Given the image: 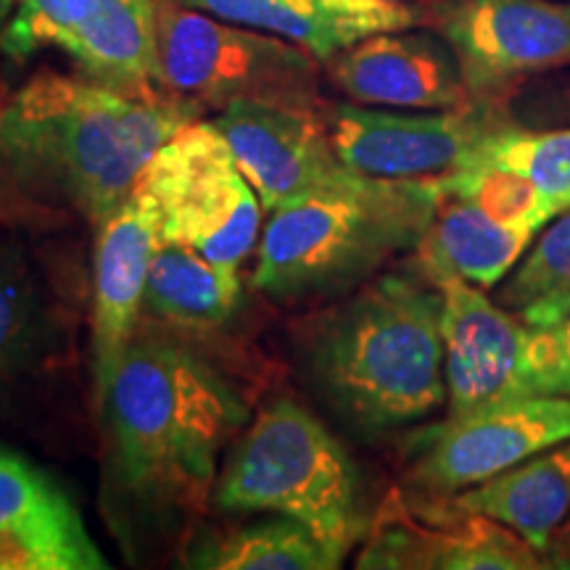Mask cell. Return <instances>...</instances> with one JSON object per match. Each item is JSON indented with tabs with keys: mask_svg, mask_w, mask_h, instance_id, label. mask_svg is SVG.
Returning a JSON list of instances; mask_svg holds the SVG:
<instances>
[{
	"mask_svg": "<svg viewBox=\"0 0 570 570\" xmlns=\"http://www.w3.org/2000/svg\"><path fill=\"white\" fill-rule=\"evenodd\" d=\"M106 479L122 508L156 523L196 515L248 404L209 356L173 331H135L98 399Z\"/></svg>",
	"mask_w": 570,
	"mask_h": 570,
	"instance_id": "cell-1",
	"label": "cell"
},
{
	"mask_svg": "<svg viewBox=\"0 0 570 570\" xmlns=\"http://www.w3.org/2000/svg\"><path fill=\"white\" fill-rule=\"evenodd\" d=\"M198 114L177 98L127 96L51 71L32 77L0 106V202L101 225Z\"/></svg>",
	"mask_w": 570,
	"mask_h": 570,
	"instance_id": "cell-2",
	"label": "cell"
},
{
	"mask_svg": "<svg viewBox=\"0 0 570 570\" xmlns=\"http://www.w3.org/2000/svg\"><path fill=\"white\" fill-rule=\"evenodd\" d=\"M315 394L360 433L420 423L446 404L441 294L423 269L381 273L294 331Z\"/></svg>",
	"mask_w": 570,
	"mask_h": 570,
	"instance_id": "cell-3",
	"label": "cell"
},
{
	"mask_svg": "<svg viewBox=\"0 0 570 570\" xmlns=\"http://www.w3.org/2000/svg\"><path fill=\"white\" fill-rule=\"evenodd\" d=\"M436 180L348 173L269 212L252 285L281 302H320L360 288L396 256L417 252L439 209Z\"/></svg>",
	"mask_w": 570,
	"mask_h": 570,
	"instance_id": "cell-4",
	"label": "cell"
},
{
	"mask_svg": "<svg viewBox=\"0 0 570 570\" xmlns=\"http://www.w3.org/2000/svg\"><path fill=\"white\" fill-rule=\"evenodd\" d=\"M212 502L227 515H283L344 562L360 541V479L341 441L296 399L275 396L240 433Z\"/></svg>",
	"mask_w": 570,
	"mask_h": 570,
	"instance_id": "cell-5",
	"label": "cell"
},
{
	"mask_svg": "<svg viewBox=\"0 0 570 570\" xmlns=\"http://www.w3.org/2000/svg\"><path fill=\"white\" fill-rule=\"evenodd\" d=\"M156 42L164 92L198 111L233 104L320 109V61L275 35L156 0Z\"/></svg>",
	"mask_w": 570,
	"mask_h": 570,
	"instance_id": "cell-6",
	"label": "cell"
},
{
	"mask_svg": "<svg viewBox=\"0 0 570 570\" xmlns=\"http://www.w3.org/2000/svg\"><path fill=\"white\" fill-rule=\"evenodd\" d=\"M138 188L159 214L161 238L214 265L238 269L259 246L265 206L212 119L183 125L146 164Z\"/></svg>",
	"mask_w": 570,
	"mask_h": 570,
	"instance_id": "cell-7",
	"label": "cell"
},
{
	"mask_svg": "<svg viewBox=\"0 0 570 570\" xmlns=\"http://www.w3.org/2000/svg\"><path fill=\"white\" fill-rule=\"evenodd\" d=\"M59 48L106 88L138 98L159 96L156 0H17L0 51L24 61Z\"/></svg>",
	"mask_w": 570,
	"mask_h": 570,
	"instance_id": "cell-8",
	"label": "cell"
},
{
	"mask_svg": "<svg viewBox=\"0 0 570 570\" xmlns=\"http://www.w3.org/2000/svg\"><path fill=\"white\" fill-rule=\"evenodd\" d=\"M423 21L452 48L475 98L570 63V3L560 0H431Z\"/></svg>",
	"mask_w": 570,
	"mask_h": 570,
	"instance_id": "cell-9",
	"label": "cell"
},
{
	"mask_svg": "<svg viewBox=\"0 0 570 570\" xmlns=\"http://www.w3.org/2000/svg\"><path fill=\"white\" fill-rule=\"evenodd\" d=\"M562 441H570V396L508 399L433 428L407 481L425 497H454Z\"/></svg>",
	"mask_w": 570,
	"mask_h": 570,
	"instance_id": "cell-10",
	"label": "cell"
},
{
	"mask_svg": "<svg viewBox=\"0 0 570 570\" xmlns=\"http://www.w3.org/2000/svg\"><path fill=\"white\" fill-rule=\"evenodd\" d=\"M550 554L497 520L460 510L449 497L404 502L389 494L356 568L375 570H544L558 568Z\"/></svg>",
	"mask_w": 570,
	"mask_h": 570,
	"instance_id": "cell-11",
	"label": "cell"
},
{
	"mask_svg": "<svg viewBox=\"0 0 570 570\" xmlns=\"http://www.w3.org/2000/svg\"><path fill=\"white\" fill-rule=\"evenodd\" d=\"M333 151L354 173L381 180H439L452 173L497 119L483 109L410 111L325 106Z\"/></svg>",
	"mask_w": 570,
	"mask_h": 570,
	"instance_id": "cell-12",
	"label": "cell"
},
{
	"mask_svg": "<svg viewBox=\"0 0 570 570\" xmlns=\"http://www.w3.org/2000/svg\"><path fill=\"white\" fill-rule=\"evenodd\" d=\"M441 294L446 417L531 394L529 331L483 294L479 285L446 269L420 267Z\"/></svg>",
	"mask_w": 570,
	"mask_h": 570,
	"instance_id": "cell-13",
	"label": "cell"
},
{
	"mask_svg": "<svg viewBox=\"0 0 570 570\" xmlns=\"http://www.w3.org/2000/svg\"><path fill=\"white\" fill-rule=\"evenodd\" d=\"M323 109L233 104L212 119L265 212L317 194L352 173L333 151Z\"/></svg>",
	"mask_w": 570,
	"mask_h": 570,
	"instance_id": "cell-14",
	"label": "cell"
},
{
	"mask_svg": "<svg viewBox=\"0 0 570 570\" xmlns=\"http://www.w3.org/2000/svg\"><path fill=\"white\" fill-rule=\"evenodd\" d=\"M161 244L159 214L151 198L135 190L98 225L92 262V389L96 402L138 331L148 269Z\"/></svg>",
	"mask_w": 570,
	"mask_h": 570,
	"instance_id": "cell-15",
	"label": "cell"
},
{
	"mask_svg": "<svg viewBox=\"0 0 570 570\" xmlns=\"http://www.w3.org/2000/svg\"><path fill=\"white\" fill-rule=\"evenodd\" d=\"M331 80L362 106L446 111L468 106L452 48L436 32H381L327 61Z\"/></svg>",
	"mask_w": 570,
	"mask_h": 570,
	"instance_id": "cell-16",
	"label": "cell"
},
{
	"mask_svg": "<svg viewBox=\"0 0 570 570\" xmlns=\"http://www.w3.org/2000/svg\"><path fill=\"white\" fill-rule=\"evenodd\" d=\"M212 17L288 40L327 63L381 32L412 30L423 11L404 0H177Z\"/></svg>",
	"mask_w": 570,
	"mask_h": 570,
	"instance_id": "cell-17",
	"label": "cell"
},
{
	"mask_svg": "<svg viewBox=\"0 0 570 570\" xmlns=\"http://www.w3.org/2000/svg\"><path fill=\"white\" fill-rule=\"evenodd\" d=\"M449 499L460 510L508 525L533 550L550 554L554 533L570 515V441Z\"/></svg>",
	"mask_w": 570,
	"mask_h": 570,
	"instance_id": "cell-18",
	"label": "cell"
},
{
	"mask_svg": "<svg viewBox=\"0 0 570 570\" xmlns=\"http://www.w3.org/2000/svg\"><path fill=\"white\" fill-rule=\"evenodd\" d=\"M533 238V230L504 225L465 198L441 194L436 217L415 254L420 267L446 269L487 291L518 267Z\"/></svg>",
	"mask_w": 570,
	"mask_h": 570,
	"instance_id": "cell-19",
	"label": "cell"
},
{
	"mask_svg": "<svg viewBox=\"0 0 570 570\" xmlns=\"http://www.w3.org/2000/svg\"><path fill=\"white\" fill-rule=\"evenodd\" d=\"M244 281L238 269L214 265L190 246L164 240L148 269L142 309L185 331H214L238 315Z\"/></svg>",
	"mask_w": 570,
	"mask_h": 570,
	"instance_id": "cell-20",
	"label": "cell"
},
{
	"mask_svg": "<svg viewBox=\"0 0 570 570\" xmlns=\"http://www.w3.org/2000/svg\"><path fill=\"white\" fill-rule=\"evenodd\" d=\"M188 566L217 570H333L341 560L298 520L273 515L204 539Z\"/></svg>",
	"mask_w": 570,
	"mask_h": 570,
	"instance_id": "cell-21",
	"label": "cell"
},
{
	"mask_svg": "<svg viewBox=\"0 0 570 570\" xmlns=\"http://www.w3.org/2000/svg\"><path fill=\"white\" fill-rule=\"evenodd\" d=\"M436 185L439 194L465 198L499 223L533 233L544 230L560 214L529 177L494 161L462 159L452 173L439 177Z\"/></svg>",
	"mask_w": 570,
	"mask_h": 570,
	"instance_id": "cell-22",
	"label": "cell"
},
{
	"mask_svg": "<svg viewBox=\"0 0 570 570\" xmlns=\"http://www.w3.org/2000/svg\"><path fill=\"white\" fill-rule=\"evenodd\" d=\"M465 159H483L515 169L529 177L560 212L570 209V127L533 132L497 122L470 148Z\"/></svg>",
	"mask_w": 570,
	"mask_h": 570,
	"instance_id": "cell-23",
	"label": "cell"
},
{
	"mask_svg": "<svg viewBox=\"0 0 570 570\" xmlns=\"http://www.w3.org/2000/svg\"><path fill=\"white\" fill-rule=\"evenodd\" d=\"M529 331V381L537 396H570V288L518 309Z\"/></svg>",
	"mask_w": 570,
	"mask_h": 570,
	"instance_id": "cell-24",
	"label": "cell"
},
{
	"mask_svg": "<svg viewBox=\"0 0 570 570\" xmlns=\"http://www.w3.org/2000/svg\"><path fill=\"white\" fill-rule=\"evenodd\" d=\"M570 288V209L560 212L529 246L502 291V304L523 309L541 296Z\"/></svg>",
	"mask_w": 570,
	"mask_h": 570,
	"instance_id": "cell-25",
	"label": "cell"
},
{
	"mask_svg": "<svg viewBox=\"0 0 570 570\" xmlns=\"http://www.w3.org/2000/svg\"><path fill=\"white\" fill-rule=\"evenodd\" d=\"M59 487L19 454L0 449V531L75 515Z\"/></svg>",
	"mask_w": 570,
	"mask_h": 570,
	"instance_id": "cell-26",
	"label": "cell"
},
{
	"mask_svg": "<svg viewBox=\"0 0 570 570\" xmlns=\"http://www.w3.org/2000/svg\"><path fill=\"white\" fill-rule=\"evenodd\" d=\"M35 331V291L27 269L0 244V381L19 365Z\"/></svg>",
	"mask_w": 570,
	"mask_h": 570,
	"instance_id": "cell-27",
	"label": "cell"
},
{
	"mask_svg": "<svg viewBox=\"0 0 570 570\" xmlns=\"http://www.w3.org/2000/svg\"><path fill=\"white\" fill-rule=\"evenodd\" d=\"M13 9H17V0H0V42H3V32L9 27Z\"/></svg>",
	"mask_w": 570,
	"mask_h": 570,
	"instance_id": "cell-28",
	"label": "cell"
}]
</instances>
